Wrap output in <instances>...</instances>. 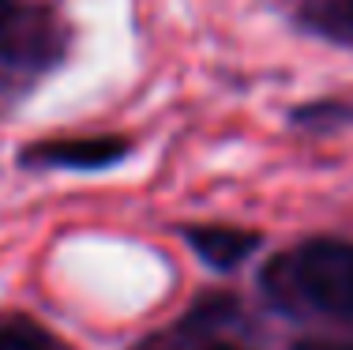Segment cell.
Instances as JSON below:
<instances>
[{
  "label": "cell",
  "mask_w": 353,
  "mask_h": 350,
  "mask_svg": "<svg viewBox=\"0 0 353 350\" xmlns=\"http://www.w3.org/2000/svg\"><path fill=\"white\" fill-rule=\"evenodd\" d=\"M128 144L117 136H87V139H49V144L27 147L23 162L30 166H61V170H102V166L124 158Z\"/></svg>",
  "instance_id": "cell-2"
},
{
  "label": "cell",
  "mask_w": 353,
  "mask_h": 350,
  "mask_svg": "<svg viewBox=\"0 0 353 350\" xmlns=\"http://www.w3.org/2000/svg\"><path fill=\"white\" fill-rule=\"evenodd\" d=\"M350 23H353V0H350Z\"/></svg>",
  "instance_id": "cell-8"
},
{
  "label": "cell",
  "mask_w": 353,
  "mask_h": 350,
  "mask_svg": "<svg viewBox=\"0 0 353 350\" xmlns=\"http://www.w3.org/2000/svg\"><path fill=\"white\" fill-rule=\"evenodd\" d=\"M0 350H49L46 339L19 324H0Z\"/></svg>",
  "instance_id": "cell-4"
},
{
  "label": "cell",
  "mask_w": 353,
  "mask_h": 350,
  "mask_svg": "<svg viewBox=\"0 0 353 350\" xmlns=\"http://www.w3.org/2000/svg\"><path fill=\"white\" fill-rule=\"evenodd\" d=\"M293 350H353L350 343H319V339H308V343H297Z\"/></svg>",
  "instance_id": "cell-6"
},
{
  "label": "cell",
  "mask_w": 353,
  "mask_h": 350,
  "mask_svg": "<svg viewBox=\"0 0 353 350\" xmlns=\"http://www.w3.org/2000/svg\"><path fill=\"white\" fill-rule=\"evenodd\" d=\"M188 245L199 253V260L211 264L218 271H230L237 264H245L252 256V249L259 245L256 233L237 230V226H192L188 233Z\"/></svg>",
  "instance_id": "cell-3"
},
{
  "label": "cell",
  "mask_w": 353,
  "mask_h": 350,
  "mask_svg": "<svg viewBox=\"0 0 353 350\" xmlns=\"http://www.w3.org/2000/svg\"><path fill=\"white\" fill-rule=\"evenodd\" d=\"M211 350H237V347H211Z\"/></svg>",
  "instance_id": "cell-7"
},
{
  "label": "cell",
  "mask_w": 353,
  "mask_h": 350,
  "mask_svg": "<svg viewBox=\"0 0 353 350\" xmlns=\"http://www.w3.org/2000/svg\"><path fill=\"white\" fill-rule=\"evenodd\" d=\"M263 294L282 313H353V245L346 241H308L282 253L263 271Z\"/></svg>",
  "instance_id": "cell-1"
},
{
  "label": "cell",
  "mask_w": 353,
  "mask_h": 350,
  "mask_svg": "<svg viewBox=\"0 0 353 350\" xmlns=\"http://www.w3.org/2000/svg\"><path fill=\"white\" fill-rule=\"evenodd\" d=\"M12 19H15V0H0V46L12 35Z\"/></svg>",
  "instance_id": "cell-5"
}]
</instances>
